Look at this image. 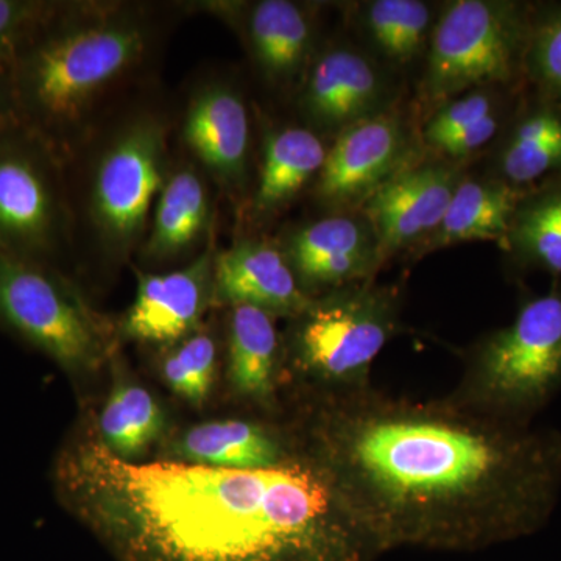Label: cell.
Returning a JSON list of instances; mask_svg holds the SVG:
<instances>
[{
    "label": "cell",
    "instance_id": "6da1fadb",
    "mask_svg": "<svg viewBox=\"0 0 561 561\" xmlns=\"http://www.w3.org/2000/svg\"><path fill=\"white\" fill-rule=\"evenodd\" d=\"M289 423L379 552L481 551L551 522L561 431L393 397L375 386L298 389Z\"/></svg>",
    "mask_w": 561,
    "mask_h": 561
},
{
    "label": "cell",
    "instance_id": "7a4b0ae2",
    "mask_svg": "<svg viewBox=\"0 0 561 561\" xmlns=\"http://www.w3.org/2000/svg\"><path fill=\"white\" fill-rule=\"evenodd\" d=\"M62 504L122 561H375L382 553L302 457L267 470L130 461L66 446Z\"/></svg>",
    "mask_w": 561,
    "mask_h": 561
},
{
    "label": "cell",
    "instance_id": "3957f363",
    "mask_svg": "<svg viewBox=\"0 0 561 561\" xmlns=\"http://www.w3.org/2000/svg\"><path fill=\"white\" fill-rule=\"evenodd\" d=\"M149 18L124 3H54L10 62L16 116L65 160L103 95L144 60Z\"/></svg>",
    "mask_w": 561,
    "mask_h": 561
},
{
    "label": "cell",
    "instance_id": "277c9868",
    "mask_svg": "<svg viewBox=\"0 0 561 561\" xmlns=\"http://www.w3.org/2000/svg\"><path fill=\"white\" fill-rule=\"evenodd\" d=\"M449 400L511 423L534 424L561 391V286L519 306L507 327L461 351Z\"/></svg>",
    "mask_w": 561,
    "mask_h": 561
},
{
    "label": "cell",
    "instance_id": "5b68a950",
    "mask_svg": "<svg viewBox=\"0 0 561 561\" xmlns=\"http://www.w3.org/2000/svg\"><path fill=\"white\" fill-rule=\"evenodd\" d=\"M402 290L375 279L312 298L291 319L284 365L302 390L350 391L371 386L373 362L400 334Z\"/></svg>",
    "mask_w": 561,
    "mask_h": 561
},
{
    "label": "cell",
    "instance_id": "8992f818",
    "mask_svg": "<svg viewBox=\"0 0 561 561\" xmlns=\"http://www.w3.org/2000/svg\"><path fill=\"white\" fill-rule=\"evenodd\" d=\"M0 327L72 375L111 356L105 323L57 267L0 251Z\"/></svg>",
    "mask_w": 561,
    "mask_h": 561
},
{
    "label": "cell",
    "instance_id": "52a82bcc",
    "mask_svg": "<svg viewBox=\"0 0 561 561\" xmlns=\"http://www.w3.org/2000/svg\"><path fill=\"white\" fill-rule=\"evenodd\" d=\"M65 160L20 117L0 122V251L57 267L72 214Z\"/></svg>",
    "mask_w": 561,
    "mask_h": 561
},
{
    "label": "cell",
    "instance_id": "ba28073f",
    "mask_svg": "<svg viewBox=\"0 0 561 561\" xmlns=\"http://www.w3.org/2000/svg\"><path fill=\"white\" fill-rule=\"evenodd\" d=\"M529 24L511 2L456 0L435 22L424 95L443 103L465 92L508 83L522 68Z\"/></svg>",
    "mask_w": 561,
    "mask_h": 561
},
{
    "label": "cell",
    "instance_id": "9c48e42d",
    "mask_svg": "<svg viewBox=\"0 0 561 561\" xmlns=\"http://www.w3.org/2000/svg\"><path fill=\"white\" fill-rule=\"evenodd\" d=\"M165 128L158 117L139 116L102 150L92 172L91 220L113 256H125L144 238L151 209L169 175Z\"/></svg>",
    "mask_w": 561,
    "mask_h": 561
},
{
    "label": "cell",
    "instance_id": "30bf717a",
    "mask_svg": "<svg viewBox=\"0 0 561 561\" xmlns=\"http://www.w3.org/2000/svg\"><path fill=\"white\" fill-rule=\"evenodd\" d=\"M400 116L382 113L337 135L316 180L317 198L334 213H356L387 181L415 164Z\"/></svg>",
    "mask_w": 561,
    "mask_h": 561
},
{
    "label": "cell",
    "instance_id": "8fae6325",
    "mask_svg": "<svg viewBox=\"0 0 561 561\" xmlns=\"http://www.w3.org/2000/svg\"><path fill=\"white\" fill-rule=\"evenodd\" d=\"M302 290L316 298L350 284L375 279L386 262L360 210L309 221L279 243Z\"/></svg>",
    "mask_w": 561,
    "mask_h": 561
},
{
    "label": "cell",
    "instance_id": "7c38bea8",
    "mask_svg": "<svg viewBox=\"0 0 561 561\" xmlns=\"http://www.w3.org/2000/svg\"><path fill=\"white\" fill-rule=\"evenodd\" d=\"M460 181L454 162H415L365 202L360 213L375 231L383 262L398 251L419 250L437 231Z\"/></svg>",
    "mask_w": 561,
    "mask_h": 561
},
{
    "label": "cell",
    "instance_id": "4fadbf2b",
    "mask_svg": "<svg viewBox=\"0 0 561 561\" xmlns=\"http://www.w3.org/2000/svg\"><path fill=\"white\" fill-rule=\"evenodd\" d=\"M389 88L370 58L350 47H332L306 72L300 110L311 130L337 133L387 113Z\"/></svg>",
    "mask_w": 561,
    "mask_h": 561
},
{
    "label": "cell",
    "instance_id": "5bb4252c",
    "mask_svg": "<svg viewBox=\"0 0 561 561\" xmlns=\"http://www.w3.org/2000/svg\"><path fill=\"white\" fill-rule=\"evenodd\" d=\"M213 271L214 256L206 251L181 271L140 275L135 301L122 323L124 334L173 345L197 331L214 300Z\"/></svg>",
    "mask_w": 561,
    "mask_h": 561
},
{
    "label": "cell",
    "instance_id": "9a60e30c",
    "mask_svg": "<svg viewBox=\"0 0 561 561\" xmlns=\"http://www.w3.org/2000/svg\"><path fill=\"white\" fill-rule=\"evenodd\" d=\"M214 301L295 319L311 305L278 245L243 239L214 256Z\"/></svg>",
    "mask_w": 561,
    "mask_h": 561
},
{
    "label": "cell",
    "instance_id": "2e32d148",
    "mask_svg": "<svg viewBox=\"0 0 561 561\" xmlns=\"http://www.w3.org/2000/svg\"><path fill=\"white\" fill-rule=\"evenodd\" d=\"M187 149L220 186L243 190L249 172L250 117L241 92L230 84L203 87L192 98L183 122Z\"/></svg>",
    "mask_w": 561,
    "mask_h": 561
},
{
    "label": "cell",
    "instance_id": "e0dca14e",
    "mask_svg": "<svg viewBox=\"0 0 561 561\" xmlns=\"http://www.w3.org/2000/svg\"><path fill=\"white\" fill-rule=\"evenodd\" d=\"M175 460L225 470H267L301 456L289 424L230 419L197 424L171 443Z\"/></svg>",
    "mask_w": 561,
    "mask_h": 561
},
{
    "label": "cell",
    "instance_id": "ac0fdd59",
    "mask_svg": "<svg viewBox=\"0 0 561 561\" xmlns=\"http://www.w3.org/2000/svg\"><path fill=\"white\" fill-rule=\"evenodd\" d=\"M284 345L276 317L251 308H231L228 324V381L239 400L264 413L280 411Z\"/></svg>",
    "mask_w": 561,
    "mask_h": 561
},
{
    "label": "cell",
    "instance_id": "d6986e66",
    "mask_svg": "<svg viewBox=\"0 0 561 561\" xmlns=\"http://www.w3.org/2000/svg\"><path fill=\"white\" fill-rule=\"evenodd\" d=\"M250 49L262 76L287 87L308 69L313 28L311 18L290 0H261L247 18Z\"/></svg>",
    "mask_w": 561,
    "mask_h": 561
},
{
    "label": "cell",
    "instance_id": "ffe728a7",
    "mask_svg": "<svg viewBox=\"0 0 561 561\" xmlns=\"http://www.w3.org/2000/svg\"><path fill=\"white\" fill-rule=\"evenodd\" d=\"M524 197L501 180H463L454 191L440 227L420 247L419 253L472 241L507 243L513 216Z\"/></svg>",
    "mask_w": 561,
    "mask_h": 561
},
{
    "label": "cell",
    "instance_id": "44dd1931",
    "mask_svg": "<svg viewBox=\"0 0 561 561\" xmlns=\"http://www.w3.org/2000/svg\"><path fill=\"white\" fill-rule=\"evenodd\" d=\"M328 147L311 128L284 127L268 133L254 191L256 216H271L319 179Z\"/></svg>",
    "mask_w": 561,
    "mask_h": 561
},
{
    "label": "cell",
    "instance_id": "7402d4cb",
    "mask_svg": "<svg viewBox=\"0 0 561 561\" xmlns=\"http://www.w3.org/2000/svg\"><path fill=\"white\" fill-rule=\"evenodd\" d=\"M209 220V194L201 175L190 168L172 173L154 205L144 257L153 262L176 260L197 245L208 231Z\"/></svg>",
    "mask_w": 561,
    "mask_h": 561
},
{
    "label": "cell",
    "instance_id": "603a6c76",
    "mask_svg": "<svg viewBox=\"0 0 561 561\" xmlns=\"http://www.w3.org/2000/svg\"><path fill=\"white\" fill-rule=\"evenodd\" d=\"M496 171L497 180L519 191L561 172V103L548 99L513 122L497 151Z\"/></svg>",
    "mask_w": 561,
    "mask_h": 561
},
{
    "label": "cell",
    "instance_id": "cb8c5ba5",
    "mask_svg": "<svg viewBox=\"0 0 561 561\" xmlns=\"http://www.w3.org/2000/svg\"><path fill=\"white\" fill-rule=\"evenodd\" d=\"M502 105L491 88H479L440 103L423 127V142L443 161L467 160L500 135Z\"/></svg>",
    "mask_w": 561,
    "mask_h": 561
},
{
    "label": "cell",
    "instance_id": "d4e9b609",
    "mask_svg": "<svg viewBox=\"0 0 561 561\" xmlns=\"http://www.w3.org/2000/svg\"><path fill=\"white\" fill-rule=\"evenodd\" d=\"M101 443L119 459L138 461L164 432L165 416L153 394L138 383L121 382L103 405Z\"/></svg>",
    "mask_w": 561,
    "mask_h": 561
},
{
    "label": "cell",
    "instance_id": "484cf974",
    "mask_svg": "<svg viewBox=\"0 0 561 561\" xmlns=\"http://www.w3.org/2000/svg\"><path fill=\"white\" fill-rule=\"evenodd\" d=\"M504 250L524 267L561 276V183L524 195Z\"/></svg>",
    "mask_w": 561,
    "mask_h": 561
},
{
    "label": "cell",
    "instance_id": "4316f807",
    "mask_svg": "<svg viewBox=\"0 0 561 561\" xmlns=\"http://www.w3.org/2000/svg\"><path fill=\"white\" fill-rule=\"evenodd\" d=\"M364 25L376 49L394 65H408L430 47L434 20L420 0H375L365 7Z\"/></svg>",
    "mask_w": 561,
    "mask_h": 561
},
{
    "label": "cell",
    "instance_id": "83f0119b",
    "mask_svg": "<svg viewBox=\"0 0 561 561\" xmlns=\"http://www.w3.org/2000/svg\"><path fill=\"white\" fill-rule=\"evenodd\" d=\"M165 383L183 400L202 404L217 375V345L208 332L194 331L173 343L161 367Z\"/></svg>",
    "mask_w": 561,
    "mask_h": 561
},
{
    "label": "cell",
    "instance_id": "f1b7e54d",
    "mask_svg": "<svg viewBox=\"0 0 561 561\" xmlns=\"http://www.w3.org/2000/svg\"><path fill=\"white\" fill-rule=\"evenodd\" d=\"M523 65L549 101L561 103V7L529 25Z\"/></svg>",
    "mask_w": 561,
    "mask_h": 561
},
{
    "label": "cell",
    "instance_id": "f546056e",
    "mask_svg": "<svg viewBox=\"0 0 561 561\" xmlns=\"http://www.w3.org/2000/svg\"><path fill=\"white\" fill-rule=\"evenodd\" d=\"M51 2L0 0V65H10Z\"/></svg>",
    "mask_w": 561,
    "mask_h": 561
},
{
    "label": "cell",
    "instance_id": "4dcf8cb0",
    "mask_svg": "<svg viewBox=\"0 0 561 561\" xmlns=\"http://www.w3.org/2000/svg\"><path fill=\"white\" fill-rule=\"evenodd\" d=\"M16 116L10 65H0V122Z\"/></svg>",
    "mask_w": 561,
    "mask_h": 561
}]
</instances>
